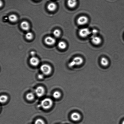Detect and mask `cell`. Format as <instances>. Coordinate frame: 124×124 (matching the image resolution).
Here are the masks:
<instances>
[{"mask_svg":"<svg viewBox=\"0 0 124 124\" xmlns=\"http://www.w3.org/2000/svg\"><path fill=\"white\" fill-rule=\"evenodd\" d=\"M8 18L9 21L12 22H16L18 20L17 17L14 14L10 15L8 17Z\"/></svg>","mask_w":124,"mask_h":124,"instance_id":"cell-15","label":"cell"},{"mask_svg":"<svg viewBox=\"0 0 124 124\" xmlns=\"http://www.w3.org/2000/svg\"><path fill=\"white\" fill-rule=\"evenodd\" d=\"M91 41L95 45L100 44L101 42V38L97 35H92L91 37Z\"/></svg>","mask_w":124,"mask_h":124,"instance_id":"cell-8","label":"cell"},{"mask_svg":"<svg viewBox=\"0 0 124 124\" xmlns=\"http://www.w3.org/2000/svg\"><path fill=\"white\" fill-rule=\"evenodd\" d=\"M38 78L40 79H43L44 76L42 74H39L38 75Z\"/></svg>","mask_w":124,"mask_h":124,"instance_id":"cell-24","label":"cell"},{"mask_svg":"<svg viewBox=\"0 0 124 124\" xmlns=\"http://www.w3.org/2000/svg\"><path fill=\"white\" fill-rule=\"evenodd\" d=\"M59 48L61 49H65L67 46L66 43L64 41H60L58 43V44Z\"/></svg>","mask_w":124,"mask_h":124,"instance_id":"cell-18","label":"cell"},{"mask_svg":"<svg viewBox=\"0 0 124 124\" xmlns=\"http://www.w3.org/2000/svg\"><path fill=\"white\" fill-rule=\"evenodd\" d=\"M29 62L32 66H36L39 64V60L37 58L33 56L30 59Z\"/></svg>","mask_w":124,"mask_h":124,"instance_id":"cell-10","label":"cell"},{"mask_svg":"<svg viewBox=\"0 0 124 124\" xmlns=\"http://www.w3.org/2000/svg\"><path fill=\"white\" fill-rule=\"evenodd\" d=\"M84 62L83 58L79 56L76 57L73 60L69 63L68 66L70 67L75 66H79L82 65Z\"/></svg>","mask_w":124,"mask_h":124,"instance_id":"cell-2","label":"cell"},{"mask_svg":"<svg viewBox=\"0 0 124 124\" xmlns=\"http://www.w3.org/2000/svg\"><path fill=\"white\" fill-rule=\"evenodd\" d=\"M53 104V102L52 99L47 98L43 99L41 101L40 105L44 109L48 110L52 107Z\"/></svg>","mask_w":124,"mask_h":124,"instance_id":"cell-1","label":"cell"},{"mask_svg":"<svg viewBox=\"0 0 124 124\" xmlns=\"http://www.w3.org/2000/svg\"><path fill=\"white\" fill-rule=\"evenodd\" d=\"M77 4V0H68V5L70 8H73L75 7Z\"/></svg>","mask_w":124,"mask_h":124,"instance_id":"cell-12","label":"cell"},{"mask_svg":"<svg viewBox=\"0 0 124 124\" xmlns=\"http://www.w3.org/2000/svg\"><path fill=\"white\" fill-rule=\"evenodd\" d=\"M88 21V19L85 16H81L78 18L77 22L80 25H84L87 24Z\"/></svg>","mask_w":124,"mask_h":124,"instance_id":"cell-5","label":"cell"},{"mask_svg":"<svg viewBox=\"0 0 124 124\" xmlns=\"http://www.w3.org/2000/svg\"><path fill=\"white\" fill-rule=\"evenodd\" d=\"M34 124H45V123L42 120L38 119L36 120Z\"/></svg>","mask_w":124,"mask_h":124,"instance_id":"cell-22","label":"cell"},{"mask_svg":"<svg viewBox=\"0 0 124 124\" xmlns=\"http://www.w3.org/2000/svg\"><path fill=\"white\" fill-rule=\"evenodd\" d=\"M35 93L38 97H42L44 95L45 93L44 88L42 86H38L35 90Z\"/></svg>","mask_w":124,"mask_h":124,"instance_id":"cell-6","label":"cell"},{"mask_svg":"<svg viewBox=\"0 0 124 124\" xmlns=\"http://www.w3.org/2000/svg\"><path fill=\"white\" fill-rule=\"evenodd\" d=\"M61 93L59 91H55L53 93V97L55 99H58L61 97Z\"/></svg>","mask_w":124,"mask_h":124,"instance_id":"cell-19","label":"cell"},{"mask_svg":"<svg viewBox=\"0 0 124 124\" xmlns=\"http://www.w3.org/2000/svg\"><path fill=\"white\" fill-rule=\"evenodd\" d=\"M21 27L22 29L26 31L29 30L30 28L29 24L26 21H23L21 22Z\"/></svg>","mask_w":124,"mask_h":124,"instance_id":"cell-11","label":"cell"},{"mask_svg":"<svg viewBox=\"0 0 124 124\" xmlns=\"http://www.w3.org/2000/svg\"><path fill=\"white\" fill-rule=\"evenodd\" d=\"M2 4H3V3H2V2L1 1V2H0V6H2Z\"/></svg>","mask_w":124,"mask_h":124,"instance_id":"cell-26","label":"cell"},{"mask_svg":"<svg viewBox=\"0 0 124 124\" xmlns=\"http://www.w3.org/2000/svg\"><path fill=\"white\" fill-rule=\"evenodd\" d=\"M91 33V32L87 28L81 29L79 31V34L81 37L85 38L87 37Z\"/></svg>","mask_w":124,"mask_h":124,"instance_id":"cell-4","label":"cell"},{"mask_svg":"<svg viewBox=\"0 0 124 124\" xmlns=\"http://www.w3.org/2000/svg\"><path fill=\"white\" fill-rule=\"evenodd\" d=\"M100 63L103 66H107L109 65V62L108 59L106 58L102 57L100 60Z\"/></svg>","mask_w":124,"mask_h":124,"instance_id":"cell-14","label":"cell"},{"mask_svg":"<svg viewBox=\"0 0 124 124\" xmlns=\"http://www.w3.org/2000/svg\"><path fill=\"white\" fill-rule=\"evenodd\" d=\"M40 70L43 74L45 75L50 74L52 71V68L47 64H43L40 67Z\"/></svg>","mask_w":124,"mask_h":124,"instance_id":"cell-3","label":"cell"},{"mask_svg":"<svg viewBox=\"0 0 124 124\" xmlns=\"http://www.w3.org/2000/svg\"><path fill=\"white\" fill-rule=\"evenodd\" d=\"M26 97L27 100H29V101H31L33 100L35 98V96L33 93H29L27 94Z\"/></svg>","mask_w":124,"mask_h":124,"instance_id":"cell-16","label":"cell"},{"mask_svg":"<svg viewBox=\"0 0 124 124\" xmlns=\"http://www.w3.org/2000/svg\"><path fill=\"white\" fill-rule=\"evenodd\" d=\"M61 32L59 30L56 29L54 30L53 32V34L54 36L56 37H58L61 35Z\"/></svg>","mask_w":124,"mask_h":124,"instance_id":"cell-21","label":"cell"},{"mask_svg":"<svg viewBox=\"0 0 124 124\" xmlns=\"http://www.w3.org/2000/svg\"><path fill=\"white\" fill-rule=\"evenodd\" d=\"M92 32L91 33H92V35H97V34L98 33V31L96 29H94L92 30Z\"/></svg>","mask_w":124,"mask_h":124,"instance_id":"cell-23","label":"cell"},{"mask_svg":"<svg viewBox=\"0 0 124 124\" xmlns=\"http://www.w3.org/2000/svg\"><path fill=\"white\" fill-rule=\"evenodd\" d=\"M30 54L32 56H34V55H35V54H36V53H35V52H34V51H33L31 52Z\"/></svg>","mask_w":124,"mask_h":124,"instance_id":"cell-25","label":"cell"},{"mask_svg":"<svg viewBox=\"0 0 124 124\" xmlns=\"http://www.w3.org/2000/svg\"><path fill=\"white\" fill-rule=\"evenodd\" d=\"M56 4L53 2L50 3L47 6L48 10L51 11H54L56 9Z\"/></svg>","mask_w":124,"mask_h":124,"instance_id":"cell-13","label":"cell"},{"mask_svg":"<svg viewBox=\"0 0 124 124\" xmlns=\"http://www.w3.org/2000/svg\"><path fill=\"white\" fill-rule=\"evenodd\" d=\"M25 36L26 39L29 40H30L33 38V35L31 32H28L25 34Z\"/></svg>","mask_w":124,"mask_h":124,"instance_id":"cell-20","label":"cell"},{"mask_svg":"<svg viewBox=\"0 0 124 124\" xmlns=\"http://www.w3.org/2000/svg\"><path fill=\"white\" fill-rule=\"evenodd\" d=\"M8 96L6 95H2L0 97V101L1 103H4L6 102L8 100Z\"/></svg>","mask_w":124,"mask_h":124,"instance_id":"cell-17","label":"cell"},{"mask_svg":"<svg viewBox=\"0 0 124 124\" xmlns=\"http://www.w3.org/2000/svg\"><path fill=\"white\" fill-rule=\"evenodd\" d=\"M122 124H124V120L122 122Z\"/></svg>","mask_w":124,"mask_h":124,"instance_id":"cell-27","label":"cell"},{"mask_svg":"<svg viewBox=\"0 0 124 124\" xmlns=\"http://www.w3.org/2000/svg\"><path fill=\"white\" fill-rule=\"evenodd\" d=\"M45 42L48 45H54L56 42L55 38L51 36H48L45 39Z\"/></svg>","mask_w":124,"mask_h":124,"instance_id":"cell-7","label":"cell"},{"mask_svg":"<svg viewBox=\"0 0 124 124\" xmlns=\"http://www.w3.org/2000/svg\"><path fill=\"white\" fill-rule=\"evenodd\" d=\"M70 118L74 121H77L81 119V116L79 113L74 112L71 114Z\"/></svg>","mask_w":124,"mask_h":124,"instance_id":"cell-9","label":"cell"}]
</instances>
